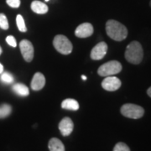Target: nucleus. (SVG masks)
<instances>
[{
    "label": "nucleus",
    "mask_w": 151,
    "mask_h": 151,
    "mask_svg": "<svg viewBox=\"0 0 151 151\" xmlns=\"http://www.w3.org/2000/svg\"><path fill=\"white\" fill-rule=\"evenodd\" d=\"M2 54V48H1V46H0V55Z\"/></svg>",
    "instance_id": "26"
},
{
    "label": "nucleus",
    "mask_w": 151,
    "mask_h": 151,
    "mask_svg": "<svg viewBox=\"0 0 151 151\" xmlns=\"http://www.w3.org/2000/svg\"><path fill=\"white\" fill-rule=\"evenodd\" d=\"M53 45L55 50L62 55H69L72 51V44L65 35H55L53 40Z\"/></svg>",
    "instance_id": "3"
},
{
    "label": "nucleus",
    "mask_w": 151,
    "mask_h": 151,
    "mask_svg": "<svg viewBox=\"0 0 151 151\" xmlns=\"http://www.w3.org/2000/svg\"><path fill=\"white\" fill-rule=\"evenodd\" d=\"M12 108L9 104H3L0 106V119H4L11 113Z\"/></svg>",
    "instance_id": "16"
},
{
    "label": "nucleus",
    "mask_w": 151,
    "mask_h": 151,
    "mask_svg": "<svg viewBox=\"0 0 151 151\" xmlns=\"http://www.w3.org/2000/svg\"><path fill=\"white\" fill-rule=\"evenodd\" d=\"M147 94L151 97V86L149 88V89H148V90H147Z\"/></svg>",
    "instance_id": "24"
},
{
    "label": "nucleus",
    "mask_w": 151,
    "mask_h": 151,
    "mask_svg": "<svg viewBox=\"0 0 151 151\" xmlns=\"http://www.w3.org/2000/svg\"><path fill=\"white\" fill-rule=\"evenodd\" d=\"M13 91L16 94L22 96V97H26L29 94V88L24 84L22 83H16L13 86Z\"/></svg>",
    "instance_id": "15"
},
{
    "label": "nucleus",
    "mask_w": 151,
    "mask_h": 151,
    "mask_svg": "<svg viewBox=\"0 0 151 151\" xmlns=\"http://www.w3.org/2000/svg\"><path fill=\"white\" fill-rule=\"evenodd\" d=\"M45 84V78L44 75L40 72H37L33 76L30 86L34 91H39L43 88Z\"/></svg>",
    "instance_id": "11"
},
{
    "label": "nucleus",
    "mask_w": 151,
    "mask_h": 151,
    "mask_svg": "<svg viewBox=\"0 0 151 151\" xmlns=\"http://www.w3.org/2000/svg\"><path fill=\"white\" fill-rule=\"evenodd\" d=\"M0 80L3 81L4 83L11 84V83L14 82V76L11 75L10 73H9V72H3L1 77H0Z\"/></svg>",
    "instance_id": "18"
},
{
    "label": "nucleus",
    "mask_w": 151,
    "mask_h": 151,
    "mask_svg": "<svg viewBox=\"0 0 151 151\" xmlns=\"http://www.w3.org/2000/svg\"><path fill=\"white\" fill-rule=\"evenodd\" d=\"M102 86L106 91L114 92L121 86V81L116 76H106V78L102 82Z\"/></svg>",
    "instance_id": "7"
},
{
    "label": "nucleus",
    "mask_w": 151,
    "mask_h": 151,
    "mask_svg": "<svg viewBox=\"0 0 151 151\" xmlns=\"http://www.w3.org/2000/svg\"><path fill=\"white\" fill-rule=\"evenodd\" d=\"M113 151H130V150L129 146L127 145L126 144L120 142V143H118L115 145L114 149H113Z\"/></svg>",
    "instance_id": "20"
},
{
    "label": "nucleus",
    "mask_w": 151,
    "mask_h": 151,
    "mask_svg": "<svg viewBox=\"0 0 151 151\" xmlns=\"http://www.w3.org/2000/svg\"><path fill=\"white\" fill-rule=\"evenodd\" d=\"M81 78H82L83 80H86V76L82 75V76H81Z\"/></svg>",
    "instance_id": "25"
},
{
    "label": "nucleus",
    "mask_w": 151,
    "mask_h": 151,
    "mask_svg": "<svg viewBox=\"0 0 151 151\" xmlns=\"http://www.w3.org/2000/svg\"><path fill=\"white\" fill-rule=\"evenodd\" d=\"M122 70V65L117 60H111L102 65L97 70L98 75L101 76H109L116 75Z\"/></svg>",
    "instance_id": "4"
},
{
    "label": "nucleus",
    "mask_w": 151,
    "mask_h": 151,
    "mask_svg": "<svg viewBox=\"0 0 151 151\" xmlns=\"http://www.w3.org/2000/svg\"><path fill=\"white\" fill-rule=\"evenodd\" d=\"M150 7H151V0H150Z\"/></svg>",
    "instance_id": "27"
},
{
    "label": "nucleus",
    "mask_w": 151,
    "mask_h": 151,
    "mask_svg": "<svg viewBox=\"0 0 151 151\" xmlns=\"http://www.w3.org/2000/svg\"><path fill=\"white\" fill-rule=\"evenodd\" d=\"M3 72H4V66L0 63V74H2Z\"/></svg>",
    "instance_id": "23"
},
{
    "label": "nucleus",
    "mask_w": 151,
    "mask_h": 151,
    "mask_svg": "<svg viewBox=\"0 0 151 151\" xmlns=\"http://www.w3.org/2000/svg\"><path fill=\"white\" fill-rule=\"evenodd\" d=\"M48 148L50 151H65L64 145L57 138H52L49 141Z\"/></svg>",
    "instance_id": "13"
},
{
    "label": "nucleus",
    "mask_w": 151,
    "mask_h": 151,
    "mask_svg": "<svg viewBox=\"0 0 151 151\" xmlns=\"http://www.w3.org/2000/svg\"><path fill=\"white\" fill-rule=\"evenodd\" d=\"M30 7L31 9L38 14H44L48 12V6L40 1H33Z\"/></svg>",
    "instance_id": "12"
},
{
    "label": "nucleus",
    "mask_w": 151,
    "mask_h": 151,
    "mask_svg": "<svg viewBox=\"0 0 151 151\" xmlns=\"http://www.w3.org/2000/svg\"><path fill=\"white\" fill-rule=\"evenodd\" d=\"M106 32L109 37L116 41H122L128 35L127 28L116 20H108L106 24Z\"/></svg>",
    "instance_id": "1"
},
{
    "label": "nucleus",
    "mask_w": 151,
    "mask_h": 151,
    "mask_svg": "<svg viewBox=\"0 0 151 151\" xmlns=\"http://www.w3.org/2000/svg\"><path fill=\"white\" fill-rule=\"evenodd\" d=\"M108 51V45L105 42H100L94 46L91 51V58L95 60H102L106 55Z\"/></svg>",
    "instance_id": "8"
},
{
    "label": "nucleus",
    "mask_w": 151,
    "mask_h": 151,
    "mask_svg": "<svg viewBox=\"0 0 151 151\" xmlns=\"http://www.w3.org/2000/svg\"><path fill=\"white\" fill-rule=\"evenodd\" d=\"M6 3L11 8H19L20 5V0H6Z\"/></svg>",
    "instance_id": "21"
},
{
    "label": "nucleus",
    "mask_w": 151,
    "mask_h": 151,
    "mask_svg": "<svg viewBox=\"0 0 151 151\" xmlns=\"http://www.w3.org/2000/svg\"><path fill=\"white\" fill-rule=\"evenodd\" d=\"M74 124L70 118H64L59 124V129L63 136H68L73 131Z\"/></svg>",
    "instance_id": "10"
},
{
    "label": "nucleus",
    "mask_w": 151,
    "mask_h": 151,
    "mask_svg": "<svg viewBox=\"0 0 151 151\" xmlns=\"http://www.w3.org/2000/svg\"><path fill=\"white\" fill-rule=\"evenodd\" d=\"M121 113L126 118L138 119L143 117L145 113V110L139 105L127 103V104H124L121 108Z\"/></svg>",
    "instance_id": "5"
},
{
    "label": "nucleus",
    "mask_w": 151,
    "mask_h": 151,
    "mask_svg": "<svg viewBox=\"0 0 151 151\" xmlns=\"http://www.w3.org/2000/svg\"><path fill=\"white\" fill-rule=\"evenodd\" d=\"M0 27L3 29H9V22L7 19V17L4 14H0Z\"/></svg>",
    "instance_id": "19"
},
{
    "label": "nucleus",
    "mask_w": 151,
    "mask_h": 151,
    "mask_svg": "<svg viewBox=\"0 0 151 151\" xmlns=\"http://www.w3.org/2000/svg\"><path fill=\"white\" fill-rule=\"evenodd\" d=\"M45 1H46V2H48L49 0H45Z\"/></svg>",
    "instance_id": "28"
},
{
    "label": "nucleus",
    "mask_w": 151,
    "mask_h": 151,
    "mask_svg": "<svg viewBox=\"0 0 151 151\" xmlns=\"http://www.w3.org/2000/svg\"><path fill=\"white\" fill-rule=\"evenodd\" d=\"M6 42L9 44L10 46H12V47H16L17 46L16 40H15V38L14 37V36H12V35H9L8 37L6 38Z\"/></svg>",
    "instance_id": "22"
},
{
    "label": "nucleus",
    "mask_w": 151,
    "mask_h": 151,
    "mask_svg": "<svg viewBox=\"0 0 151 151\" xmlns=\"http://www.w3.org/2000/svg\"><path fill=\"white\" fill-rule=\"evenodd\" d=\"M61 108L66 109V110H72L76 111L79 109V103L75 99H65L61 103Z\"/></svg>",
    "instance_id": "14"
},
{
    "label": "nucleus",
    "mask_w": 151,
    "mask_h": 151,
    "mask_svg": "<svg viewBox=\"0 0 151 151\" xmlns=\"http://www.w3.org/2000/svg\"><path fill=\"white\" fill-rule=\"evenodd\" d=\"M144 56L142 45L138 41H133L127 46L125 51V58L132 64H139Z\"/></svg>",
    "instance_id": "2"
},
{
    "label": "nucleus",
    "mask_w": 151,
    "mask_h": 151,
    "mask_svg": "<svg viewBox=\"0 0 151 151\" xmlns=\"http://www.w3.org/2000/svg\"><path fill=\"white\" fill-rule=\"evenodd\" d=\"M16 23L17 26L19 28V31H21V32H26L27 31V28H26L25 23H24V18L22 17V15H20V14L17 15Z\"/></svg>",
    "instance_id": "17"
},
{
    "label": "nucleus",
    "mask_w": 151,
    "mask_h": 151,
    "mask_svg": "<svg viewBox=\"0 0 151 151\" xmlns=\"http://www.w3.org/2000/svg\"><path fill=\"white\" fill-rule=\"evenodd\" d=\"M93 34V27L90 23H83L76 29L75 35L78 38H87Z\"/></svg>",
    "instance_id": "9"
},
{
    "label": "nucleus",
    "mask_w": 151,
    "mask_h": 151,
    "mask_svg": "<svg viewBox=\"0 0 151 151\" xmlns=\"http://www.w3.org/2000/svg\"><path fill=\"white\" fill-rule=\"evenodd\" d=\"M19 48L24 60L30 62L34 58V47L32 43L29 40H23L19 43Z\"/></svg>",
    "instance_id": "6"
}]
</instances>
